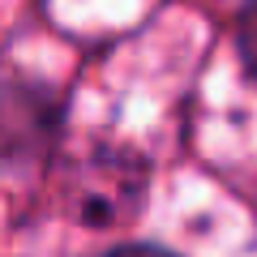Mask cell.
Returning <instances> with one entry per match:
<instances>
[{
    "label": "cell",
    "instance_id": "cell-2",
    "mask_svg": "<svg viewBox=\"0 0 257 257\" xmlns=\"http://www.w3.org/2000/svg\"><path fill=\"white\" fill-rule=\"evenodd\" d=\"M107 257H172V253L167 248H155V244H124V248H116Z\"/></svg>",
    "mask_w": 257,
    "mask_h": 257
},
{
    "label": "cell",
    "instance_id": "cell-1",
    "mask_svg": "<svg viewBox=\"0 0 257 257\" xmlns=\"http://www.w3.org/2000/svg\"><path fill=\"white\" fill-rule=\"evenodd\" d=\"M236 47H240V60H244V69L257 77V0H248V5H244V13H240Z\"/></svg>",
    "mask_w": 257,
    "mask_h": 257
}]
</instances>
